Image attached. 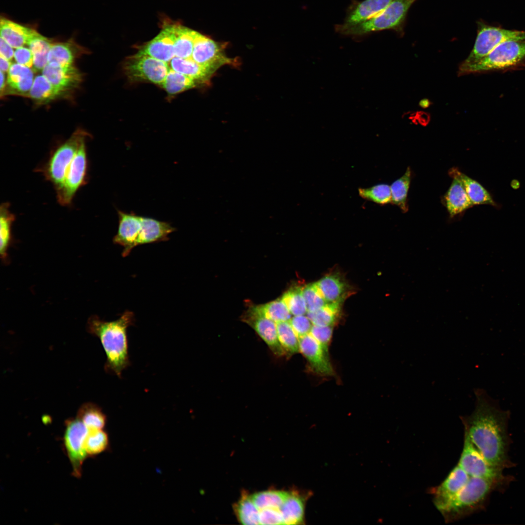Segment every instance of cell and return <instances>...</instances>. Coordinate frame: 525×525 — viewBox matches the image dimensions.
<instances>
[{"label": "cell", "instance_id": "cell-1", "mask_svg": "<svg viewBox=\"0 0 525 525\" xmlns=\"http://www.w3.org/2000/svg\"><path fill=\"white\" fill-rule=\"evenodd\" d=\"M474 411L462 420L472 442L490 465L503 470L514 466L508 455L510 413L498 408L482 389L475 391Z\"/></svg>", "mask_w": 525, "mask_h": 525}, {"label": "cell", "instance_id": "cell-2", "mask_svg": "<svg viewBox=\"0 0 525 525\" xmlns=\"http://www.w3.org/2000/svg\"><path fill=\"white\" fill-rule=\"evenodd\" d=\"M135 321L133 312L127 310L115 320L106 321L92 316L88 322L90 332L99 338L105 351L106 370L119 378L130 364L127 331Z\"/></svg>", "mask_w": 525, "mask_h": 525}, {"label": "cell", "instance_id": "cell-3", "mask_svg": "<svg viewBox=\"0 0 525 525\" xmlns=\"http://www.w3.org/2000/svg\"><path fill=\"white\" fill-rule=\"evenodd\" d=\"M119 225L113 238L114 244L123 247L122 256H128L138 245L166 241L175 230L170 223L118 210Z\"/></svg>", "mask_w": 525, "mask_h": 525}, {"label": "cell", "instance_id": "cell-4", "mask_svg": "<svg viewBox=\"0 0 525 525\" xmlns=\"http://www.w3.org/2000/svg\"><path fill=\"white\" fill-rule=\"evenodd\" d=\"M507 483L485 478L470 477L467 484L439 511L448 518H455L480 509L490 494Z\"/></svg>", "mask_w": 525, "mask_h": 525}, {"label": "cell", "instance_id": "cell-5", "mask_svg": "<svg viewBox=\"0 0 525 525\" xmlns=\"http://www.w3.org/2000/svg\"><path fill=\"white\" fill-rule=\"evenodd\" d=\"M525 63V39L507 40L495 48L479 61L460 65L458 75L503 70L521 66Z\"/></svg>", "mask_w": 525, "mask_h": 525}, {"label": "cell", "instance_id": "cell-6", "mask_svg": "<svg viewBox=\"0 0 525 525\" xmlns=\"http://www.w3.org/2000/svg\"><path fill=\"white\" fill-rule=\"evenodd\" d=\"M416 0H394L382 12L365 21L349 26L339 25L336 29L342 34L357 36L397 29L403 23L408 9Z\"/></svg>", "mask_w": 525, "mask_h": 525}, {"label": "cell", "instance_id": "cell-7", "mask_svg": "<svg viewBox=\"0 0 525 525\" xmlns=\"http://www.w3.org/2000/svg\"><path fill=\"white\" fill-rule=\"evenodd\" d=\"M87 136V133L82 130L74 132L55 149L43 168L44 175L54 185L56 190L63 183L69 165Z\"/></svg>", "mask_w": 525, "mask_h": 525}, {"label": "cell", "instance_id": "cell-8", "mask_svg": "<svg viewBox=\"0 0 525 525\" xmlns=\"http://www.w3.org/2000/svg\"><path fill=\"white\" fill-rule=\"evenodd\" d=\"M62 438L63 447L72 467L71 474L77 478L82 475V467L88 457L84 442L89 429L76 417L67 420Z\"/></svg>", "mask_w": 525, "mask_h": 525}, {"label": "cell", "instance_id": "cell-9", "mask_svg": "<svg viewBox=\"0 0 525 525\" xmlns=\"http://www.w3.org/2000/svg\"><path fill=\"white\" fill-rule=\"evenodd\" d=\"M510 39H525V31L509 30L481 24L473 48L461 65H469L479 61L497 46Z\"/></svg>", "mask_w": 525, "mask_h": 525}, {"label": "cell", "instance_id": "cell-10", "mask_svg": "<svg viewBox=\"0 0 525 525\" xmlns=\"http://www.w3.org/2000/svg\"><path fill=\"white\" fill-rule=\"evenodd\" d=\"M123 69L132 81L150 82L161 86L170 68L165 62L136 53L126 59Z\"/></svg>", "mask_w": 525, "mask_h": 525}, {"label": "cell", "instance_id": "cell-11", "mask_svg": "<svg viewBox=\"0 0 525 525\" xmlns=\"http://www.w3.org/2000/svg\"><path fill=\"white\" fill-rule=\"evenodd\" d=\"M458 465L470 476L485 478L506 483L512 478L504 475L503 471L493 467L485 459L465 432L464 446Z\"/></svg>", "mask_w": 525, "mask_h": 525}, {"label": "cell", "instance_id": "cell-12", "mask_svg": "<svg viewBox=\"0 0 525 525\" xmlns=\"http://www.w3.org/2000/svg\"><path fill=\"white\" fill-rule=\"evenodd\" d=\"M87 164L85 141L69 165L63 183L56 190L58 202L61 205H69L77 191L85 183Z\"/></svg>", "mask_w": 525, "mask_h": 525}, {"label": "cell", "instance_id": "cell-13", "mask_svg": "<svg viewBox=\"0 0 525 525\" xmlns=\"http://www.w3.org/2000/svg\"><path fill=\"white\" fill-rule=\"evenodd\" d=\"M242 320L253 329L274 355L280 357L285 354L279 340L275 321L259 313L254 306L243 315Z\"/></svg>", "mask_w": 525, "mask_h": 525}, {"label": "cell", "instance_id": "cell-14", "mask_svg": "<svg viewBox=\"0 0 525 525\" xmlns=\"http://www.w3.org/2000/svg\"><path fill=\"white\" fill-rule=\"evenodd\" d=\"M299 351L306 359L314 372L323 376L334 374L328 352L324 350L310 333L299 338Z\"/></svg>", "mask_w": 525, "mask_h": 525}, {"label": "cell", "instance_id": "cell-15", "mask_svg": "<svg viewBox=\"0 0 525 525\" xmlns=\"http://www.w3.org/2000/svg\"><path fill=\"white\" fill-rule=\"evenodd\" d=\"M191 59L213 72L220 66L230 62L222 53L217 43L198 33L194 40Z\"/></svg>", "mask_w": 525, "mask_h": 525}, {"label": "cell", "instance_id": "cell-16", "mask_svg": "<svg viewBox=\"0 0 525 525\" xmlns=\"http://www.w3.org/2000/svg\"><path fill=\"white\" fill-rule=\"evenodd\" d=\"M176 25L165 27L152 40L141 47L137 53L148 55L168 63L175 56L174 45Z\"/></svg>", "mask_w": 525, "mask_h": 525}, {"label": "cell", "instance_id": "cell-17", "mask_svg": "<svg viewBox=\"0 0 525 525\" xmlns=\"http://www.w3.org/2000/svg\"><path fill=\"white\" fill-rule=\"evenodd\" d=\"M470 476L458 465L435 490L434 503L441 510L468 482Z\"/></svg>", "mask_w": 525, "mask_h": 525}, {"label": "cell", "instance_id": "cell-18", "mask_svg": "<svg viewBox=\"0 0 525 525\" xmlns=\"http://www.w3.org/2000/svg\"><path fill=\"white\" fill-rule=\"evenodd\" d=\"M42 74L55 87L67 93L82 81V74L73 64L60 65L48 63Z\"/></svg>", "mask_w": 525, "mask_h": 525}, {"label": "cell", "instance_id": "cell-19", "mask_svg": "<svg viewBox=\"0 0 525 525\" xmlns=\"http://www.w3.org/2000/svg\"><path fill=\"white\" fill-rule=\"evenodd\" d=\"M328 303L341 304L350 294V287L342 276L330 273L315 283Z\"/></svg>", "mask_w": 525, "mask_h": 525}, {"label": "cell", "instance_id": "cell-20", "mask_svg": "<svg viewBox=\"0 0 525 525\" xmlns=\"http://www.w3.org/2000/svg\"><path fill=\"white\" fill-rule=\"evenodd\" d=\"M452 178V184L442 198L443 204L450 218L461 214L473 206L461 181L455 177Z\"/></svg>", "mask_w": 525, "mask_h": 525}, {"label": "cell", "instance_id": "cell-21", "mask_svg": "<svg viewBox=\"0 0 525 525\" xmlns=\"http://www.w3.org/2000/svg\"><path fill=\"white\" fill-rule=\"evenodd\" d=\"M448 175L452 178L457 177L462 182L472 205H489L498 207L490 193L481 184L460 172L458 168H451Z\"/></svg>", "mask_w": 525, "mask_h": 525}, {"label": "cell", "instance_id": "cell-22", "mask_svg": "<svg viewBox=\"0 0 525 525\" xmlns=\"http://www.w3.org/2000/svg\"><path fill=\"white\" fill-rule=\"evenodd\" d=\"M394 0H365L358 2L348 12L343 24L349 26L365 21L385 10Z\"/></svg>", "mask_w": 525, "mask_h": 525}, {"label": "cell", "instance_id": "cell-23", "mask_svg": "<svg viewBox=\"0 0 525 525\" xmlns=\"http://www.w3.org/2000/svg\"><path fill=\"white\" fill-rule=\"evenodd\" d=\"M34 79L30 68L14 63L8 71L7 87L11 93L28 96Z\"/></svg>", "mask_w": 525, "mask_h": 525}, {"label": "cell", "instance_id": "cell-24", "mask_svg": "<svg viewBox=\"0 0 525 525\" xmlns=\"http://www.w3.org/2000/svg\"><path fill=\"white\" fill-rule=\"evenodd\" d=\"M84 52L85 50L72 39L52 43L48 56V63L72 65L75 59Z\"/></svg>", "mask_w": 525, "mask_h": 525}, {"label": "cell", "instance_id": "cell-25", "mask_svg": "<svg viewBox=\"0 0 525 525\" xmlns=\"http://www.w3.org/2000/svg\"><path fill=\"white\" fill-rule=\"evenodd\" d=\"M0 37L13 48L23 46L35 31L4 18L0 19Z\"/></svg>", "mask_w": 525, "mask_h": 525}, {"label": "cell", "instance_id": "cell-26", "mask_svg": "<svg viewBox=\"0 0 525 525\" xmlns=\"http://www.w3.org/2000/svg\"><path fill=\"white\" fill-rule=\"evenodd\" d=\"M171 69L193 79L196 82L206 81L214 73L192 59L175 56L170 62Z\"/></svg>", "mask_w": 525, "mask_h": 525}, {"label": "cell", "instance_id": "cell-27", "mask_svg": "<svg viewBox=\"0 0 525 525\" xmlns=\"http://www.w3.org/2000/svg\"><path fill=\"white\" fill-rule=\"evenodd\" d=\"M284 525L303 523L304 514V498L295 491L289 494L280 508Z\"/></svg>", "mask_w": 525, "mask_h": 525}, {"label": "cell", "instance_id": "cell-28", "mask_svg": "<svg viewBox=\"0 0 525 525\" xmlns=\"http://www.w3.org/2000/svg\"><path fill=\"white\" fill-rule=\"evenodd\" d=\"M67 93L53 86L43 74L35 78L28 96L39 104L47 103Z\"/></svg>", "mask_w": 525, "mask_h": 525}, {"label": "cell", "instance_id": "cell-29", "mask_svg": "<svg viewBox=\"0 0 525 525\" xmlns=\"http://www.w3.org/2000/svg\"><path fill=\"white\" fill-rule=\"evenodd\" d=\"M52 44L50 39L36 31L29 38L27 45L33 54L35 70H42L48 64V56Z\"/></svg>", "mask_w": 525, "mask_h": 525}, {"label": "cell", "instance_id": "cell-30", "mask_svg": "<svg viewBox=\"0 0 525 525\" xmlns=\"http://www.w3.org/2000/svg\"><path fill=\"white\" fill-rule=\"evenodd\" d=\"M234 510L238 521L244 525H260L259 509L254 503L251 495L245 492L234 505Z\"/></svg>", "mask_w": 525, "mask_h": 525}, {"label": "cell", "instance_id": "cell-31", "mask_svg": "<svg viewBox=\"0 0 525 525\" xmlns=\"http://www.w3.org/2000/svg\"><path fill=\"white\" fill-rule=\"evenodd\" d=\"M412 173L408 167L404 174L390 186L391 203L399 207L403 213L408 210L407 195L411 181Z\"/></svg>", "mask_w": 525, "mask_h": 525}, {"label": "cell", "instance_id": "cell-32", "mask_svg": "<svg viewBox=\"0 0 525 525\" xmlns=\"http://www.w3.org/2000/svg\"><path fill=\"white\" fill-rule=\"evenodd\" d=\"M88 457H93L108 451L110 448L109 436L104 429H89L84 442Z\"/></svg>", "mask_w": 525, "mask_h": 525}, {"label": "cell", "instance_id": "cell-33", "mask_svg": "<svg viewBox=\"0 0 525 525\" xmlns=\"http://www.w3.org/2000/svg\"><path fill=\"white\" fill-rule=\"evenodd\" d=\"M197 32L185 27L176 25L174 45L175 56L191 59Z\"/></svg>", "mask_w": 525, "mask_h": 525}, {"label": "cell", "instance_id": "cell-34", "mask_svg": "<svg viewBox=\"0 0 525 525\" xmlns=\"http://www.w3.org/2000/svg\"><path fill=\"white\" fill-rule=\"evenodd\" d=\"M77 417L89 429H104L106 423V417L101 409L90 403L81 406L78 411Z\"/></svg>", "mask_w": 525, "mask_h": 525}, {"label": "cell", "instance_id": "cell-35", "mask_svg": "<svg viewBox=\"0 0 525 525\" xmlns=\"http://www.w3.org/2000/svg\"><path fill=\"white\" fill-rule=\"evenodd\" d=\"M8 203L1 204L0 208V252L1 258L7 257V252L11 240V226L15 217L9 210Z\"/></svg>", "mask_w": 525, "mask_h": 525}, {"label": "cell", "instance_id": "cell-36", "mask_svg": "<svg viewBox=\"0 0 525 525\" xmlns=\"http://www.w3.org/2000/svg\"><path fill=\"white\" fill-rule=\"evenodd\" d=\"M279 342L285 354L291 355L299 351V338L289 320L276 323Z\"/></svg>", "mask_w": 525, "mask_h": 525}, {"label": "cell", "instance_id": "cell-37", "mask_svg": "<svg viewBox=\"0 0 525 525\" xmlns=\"http://www.w3.org/2000/svg\"><path fill=\"white\" fill-rule=\"evenodd\" d=\"M195 86L194 80L170 69L161 86L168 94L174 95L193 88Z\"/></svg>", "mask_w": 525, "mask_h": 525}, {"label": "cell", "instance_id": "cell-38", "mask_svg": "<svg viewBox=\"0 0 525 525\" xmlns=\"http://www.w3.org/2000/svg\"><path fill=\"white\" fill-rule=\"evenodd\" d=\"M289 492L279 490H268L251 495L259 510L268 508L280 509L288 497Z\"/></svg>", "mask_w": 525, "mask_h": 525}, {"label": "cell", "instance_id": "cell-39", "mask_svg": "<svg viewBox=\"0 0 525 525\" xmlns=\"http://www.w3.org/2000/svg\"><path fill=\"white\" fill-rule=\"evenodd\" d=\"M254 307L259 313L276 323L289 321L291 318L292 314L281 298Z\"/></svg>", "mask_w": 525, "mask_h": 525}, {"label": "cell", "instance_id": "cell-40", "mask_svg": "<svg viewBox=\"0 0 525 525\" xmlns=\"http://www.w3.org/2000/svg\"><path fill=\"white\" fill-rule=\"evenodd\" d=\"M340 304L337 303H328L316 311L307 312V316L313 325L333 326L338 316Z\"/></svg>", "mask_w": 525, "mask_h": 525}, {"label": "cell", "instance_id": "cell-41", "mask_svg": "<svg viewBox=\"0 0 525 525\" xmlns=\"http://www.w3.org/2000/svg\"><path fill=\"white\" fill-rule=\"evenodd\" d=\"M302 289L303 287L300 286L292 287L281 297L291 314L294 315H304L307 312Z\"/></svg>", "mask_w": 525, "mask_h": 525}, {"label": "cell", "instance_id": "cell-42", "mask_svg": "<svg viewBox=\"0 0 525 525\" xmlns=\"http://www.w3.org/2000/svg\"><path fill=\"white\" fill-rule=\"evenodd\" d=\"M358 192L362 198L381 205L392 202L390 186L387 184H380L368 188H359Z\"/></svg>", "mask_w": 525, "mask_h": 525}, {"label": "cell", "instance_id": "cell-43", "mask_svg": "<svg viewBox=\"0 0 525 525\" xmlns=\"http://www.w3.org/2000/svg\"><path fill=\"white\" fill-rule=\"evenodd\" d=\"M302 294L307 312L316 311L328 303L315 283L303 287Z\"/></svg>", "mask_w": 525, "mask_h": 525}, {"label": "cell", "instance_id": "cell-44", "mask_svg": "<svg viewBox=\"0 0 525 525\" xmlns=\"http://www.w3.org/2000/svg\"><path fill=\"white\" fill-rule=\"evenodd\" d=\"M332 326L313 325L310 332L327 352H328V347L332 336Z\"/></svg>", "mask_w": 525, "mask_h": 525}, {"label": "cell", "instance_id": "cell-45", "mask_svg": "<svg viewBox=\"0 0 525 525\" xmlns=\"http://www.w3.org/2000/svg\"><path fill=\"white\" fill-rule=\"evenodd\" d=\"M289 322L298 338L310 333L313 323L307 316L294 315Z\"/></svg>", "mask_w": 525, "mask_h": 525}, {"label": "cell", "instance_id": "cell-46", "mask_svg": "<svg viewBox=\"0 0 525 525\" xmlns=\"http://www.w3.org/2000/svg\"><path fill=\"white\" fill-rule=\"evenodd\" d=\"M260 525H283L282 514L280 509L268 508L259 510Z\"/></svg>", "mask_w": 525, "mask_h": 525}, {"label": "cell", "instance_id": "cell-47", "mask_svg": "<svg viewBox=\"0 0 525 525\" xmlns=\"http://www.w3.org/2000/svg\"><path fill=\"white\" fill-rule=\"evenodd\" d=\"M14 58L17 63L30 68L33 67V54L29 48L22 46L16 49L14 52Z\"/></svg>", "mask_w": 525, "mask_h": 525}, {"label": "cell", "instance_id": "cell-48", "mask_svg": "<svg viewBox=\"0 0 525 525\" xmlns=\"http://www.w3.org/2000/svg\"><path fill=\"white\" fill-rule=\"evenodd\" d=\"M0 45V56L10 61L14 56L13 48L1 37Z\"/></svg>", "mask_w": 525, "mask_h": 525}, {"label": "cell", "instance_id": "cell-49", "mask_svg": "<svg viewBox=\"0 0 525 525\" xmlns=\"http://www.w3.org/2000/svg\"><path fill=\"white\" fill-rule=\"evenodd\" d=\"M11 64L10 61L0 56V71L3 72H8Z\"/></svg>", "mask_w": 525, "mask_h": 525}, {"label": "cell", "instance_id": "cell-50", "mask_svg": "<svg viewBox=\"0 0 525 525\" xmlns=\"http://www.w3.org/2000/svg\"><path fill=\"white\" fill-rule=\"evenodd\" d=\"M6 81H5V77L4 72H3L2 71H0V96L1 97H2V94L4 93V90H5V86H6Z\"/></svg>", "mask_w": 525, "mask_h": 525}]
</instances>
